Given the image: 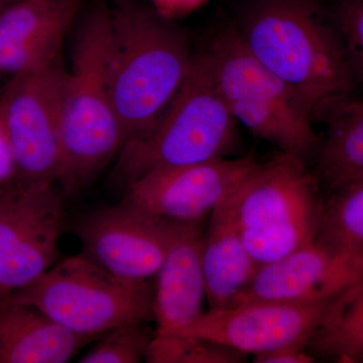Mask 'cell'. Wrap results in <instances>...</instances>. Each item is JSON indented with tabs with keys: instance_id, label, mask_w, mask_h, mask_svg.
<instances>
[{
	"instance_id": "4fadbf2b",
	"label": "cell",
	"mask_w": 363,
	"mask_h": 363,
	"mask_svg": "<svg viewBox=\"0 0 363 363\" xmlns=\"http://www.w3.org/2000/svg\"><path fill=\"white\" fill-rule=\"evenodd\" d=\"M362 281L363 255L336 250L316 238L281 259L259 266L231 305L252 301L324 302Z\"/></svg>"
},
{
	"instance_id": "7c38bea8",
	"label": "cell",
	"mask_w": 363,
	"mask_h": 363,
	"mask_svg": "<svg viewBox=\"0 0 363 363\" xmlns=\"http://www.w3.org/2000/svg\"><path fill=\"white\" fill-rule=\"evenodd\" d=\"M187 223L167 220L126 202L86 217L78 227L82 253L117 278L147 283Z\"/></svg>"
},
{
	"instance_id": "52a82bcc",
	"label": "cell",
	"mask_w": 363,
	"mask_h": 363,
	"mask_svg": "<svg viewBox=\"0 0 363 363\" xmlns=\"http://www.w3.org/2000/svg\"><path fill=\"white\" fill-rule=\"evenodd\" d=\"M152 294L149 284L117 278L81 252L6 298L32 306L80 335L98 337L152 319Z\"/></svg>"
},
{
	"instance_id": "5bb4252c",
	"label": "cell",
	"mask_w": 363,
	"mask_h": 363,
	"mask_svg": "<svg viewBox=\"0 0 363 363\" xmlns=\"http://www.w3.org/2000/svg\"><path fill=\"white\" fill-rule=\"evenodd\" d=\"M83 0H11L0 7V73L11 75L62 54Z\"/></svg>"
},
{
	"instance_id": "d4e9b609",
	"label": "cell",
	"mask_w": 363,
	"mask_h": 363,
	"mask_svg": "<svg viewBox=\"0 0 363 363\" xmlns=\"http://www.w3.org/2000/svg\"><path fill=\"white\" fill-rule=\"evenodd\" d=\"M255 363H311L316 357L306 347H285L281 350L255 355L252 357Z\"/></svg>"
},
{
	"instance_id": "7402d4cb",
	"label": "cell",
	"mask_w": 363,
	"mask_h": 363,
	"mask_svg": "<svg viewBox=\"0 0 363 363\" xmlns=\"http://www.w3.org/2000/svg\"><path fill=\"white\" fill-rule=\"evenodd\" d=\"M143 323L124 324L104 334L93 350L81 357V363H140L145 362L154 335Z\"/></svg>"
},
{
	"instance_id": "6da1fadb",
	"label": "cell",
	"mask_w": 363,
	"mask_h": 363,
	"mask_svg": "<svg viewBox=\"0 0 363 363\" xmlns=\"http://www.w3.org/2000/svg\"><path fill=\"white\" fill-rule=\"evenodd\" d=\"M234 28L250 54L302 100L313 118L350 96L352 75L333 20L317 0H248Z\"/></svg>"
},
{
	"instance_id": "8992f818",
	"label": "cell",
	"mask_w": 363,
	"mask_h": 363,
	"mask_svg": "<svg viewBox=\"0 0 363 363\" xmlns=\"http://www.w3.org/2000/svg\"><path fill=\"white\" fill-rule=\"evenodd\" d=\"M308 162L279 152L250 174L233 195L236 225L262 266L316 240L323 201Z\"/></svg>"
},
{
	"instance_id": "ac0fdd59",
	"label": "cell",
	"mask_w": 363,
	"mask_h": 363,
	"mask_svg": "<svg viewBox=\"0 0 363 363\" xmlns=\"http://www.w3.org/2000/svg\"><path fill=\"white\" fill-rule=\"evenodd\" d=\"M316 118L326 123L327 131L314 173L320 187L330 192L363 176V100L351 95L341 98L327 105Z\"/></svg>"
},
{
	"instance_id": "277c9868",
	"label": "cell",
	"mask_w": 363,
	"mask_h": 363,
	"mask_svg": "<svg viewBox=\"0 0 363 363\" xmlns=\"http://www.w3.org/2000/svg\"><path fill=\"white\" fill-rule=\"evenodd\" d=\"M236 143L238 121L222 97L204 52H200L152 130L124 143L116 171L128 185L152 169L228 157Z\"/></svg>"
},
{
	"instance_id": "5b68a950",
	"label": "cell",
	"mask_w": 363,
	"mask_h": 363,
	"mask_svg": "<svg viewBox=\"0 0 363 363\" xmlns=\"http://www.w3.org/2000/svg\"><path fill=\"white\" fill-rule=\"evenodd\" d=\"M202 52L238 123L279 152L308 164L317 157L322 140L313 128L311 112L250 54L233 25L215 33Z\"/></svg>"
},
{
	"instance_id": "2e32d148",
	"label": "cell",
	"mask_w": 363,
	"mask_h": 363,
	"mask_svg": "<svg viewBox=\"0 0 363 363\" xmlns=\"http://www.w3.org/2000/svg\"><path fill=\"white\" fill-rule=\"evenodd\" d=\"M94 338L69 330L32 306L0 300V363H65Z\"/></svg>"
},
{
	"instance_id": "ba28073f",
	"label": "cell",
	"mask_w": 363,
	"mask_h": 363,
	"mask_svg": "<svg viewBox=\"0 0 363 363\" xmlns=\"http://www.w3.org/2000/svg\"><path fill=\"white\" fill-rule=\"evenodd\" d=\"M64 218V194L54 182L6 184L0 194V300L54 266Z\"/></svg>"
},
{
	"instance_id": "e0dca14e",
	"label": "cell",
	"mask_w": 363,
	"mask_h": 363,
	"mask_svg": "<svg viewBox=\"0 0 363 363\" xmlns=\"http://www.w3.org/2000/svg\"><path fill=\"white\" fill-rule=\"evenodd\" d=\"M233 195L209 215L203 234L202 262L209 309L233 304L259 267L236 225Z\"/></svg>"
},
{
	"instance_id": "7a4b0ae2",
	"label": "cell",
	"mask_w": 363,
	"mask_h": 363,
	"mask_svg": "<svg viewBox=\"0 0 363 363\" xmlns=\"http://www.w3.org/2000/svg\"><path fill=\"white\" fill-rule=\"evenodd\" d=\"M194 55L185 33L154 7L112 1L109 86L125 143L145 135L161 118Z\"/></svg>"
},
{
	"instance_id": "44dd1931",
	"label": "cell",
	"mask_w": 363,
	"mask_h": 363,
	"mask_svg": "<svg viewBox=\"0 0 363 363\" xmlns=\"http://www.w3.org/2000/svg\"><path fill=\"white\" fill-rule=\"evenodd\" d=\"M247 355L222 344L187 334L155 332L145 362L238 363Z\"/></svg>"
},
{
	"instance_id": "30bf717a",
	"label": "cell",
	"mask_w": 363,
	"mask_h": 363,
	"mask_svg": "<svg viewBox=\"0 0 363 363\" xmlns=\"http://www.w3.org/2000/svg\"><path fill=\"white\" fill-rule=\"evenodd\" d=\"M334 300L240 303L209 309L188 326L169 332L207 339L252 357L281 348H307Z\"/></svg>"
},
{
	"instance_id": "8fae6325",
	"label": "cell",
	"mask_w": 363,
	"mask_h": 363,
	"mask_svg": "<svg viewBox=\"0 0 363 363\" xmlns=\"http://www.w3.org/2000/svg\"><path fill=\"white\" fill-rule=\"evenodd\" d=\"M259 164L250 155L152 169L126 185L123 201L167 220L203 222Z\"/></svg>"
},
{
	"instance_id": "484cf974",
	"label": "cell",
	"mask_w": 363,
	"mask_h": 363,
	"mask_svg": "<svg viewBox=\"0 0 363 363\" xmlns=\"http://www.w3.org/2000/svg\"><path fill=\"white\" fill-rule=\"evenodd\" d=\"M207 0H152V7L162 16L173 20L202 6Z\"/></svg>"
},
{
	"instance_id": "3957f363",
	"label": "cell",
	"mask_w": 363,
	"mask_h": 363,
	"mask_svg": "<svg viewBox=\"0 0 363 363\" xmlns=\"http://www.w3.org/2000/svg\"><path fill=\"white\" fill-rule=\"evenodd\" d=\"M109 56L111 6L100 1L81 26L62 90L57 183L66 197L85 188L125 143L111 98Z\"/></svg>"
},
{
	"instance_id": "cb8c5ba5",
	"label": "cell",
	"mask_w": 363,
	"mask_h": 363,
	"mask_svg": "<svg viewBox=\"0 0 363 363\" xmlns=\"http://www.w3.org/2000/svg\"><path fill=\"white\" fill-rule=\"evenodd\" d=\"M16 176V164L13 145L0 99V186L6 185Z\"/></svg>"
},
{
	"instance_id": "d6986e66",
	"label": "cell",
	"mask_w": 363,
	"mask_h": 363,
	"mask_svg": "<svg viewBox=\"0 0 363 363\" xmlns=\"http://www.w3.org/2000/svg\"><path fill=\"white\" fill-rule=\"evenodd\" d=\"M307 348L316 358L363 363V281L332 302Z\"/></svg>"
},
{
	"instance_id": "9c48e42d",
	"label": "cell",
	"mask_w": 363,
	"mask_h": 363,
	"mask_svg": "<svg viewBox=\"0 0 363 363\" xmlns=\"http://www.w3.org/2000/svg\"><path fill=\"white\" fill-rule=\"evenodd\" d=\"M66 72L59 55L13 75L0 95L16 160V180L58 182Z\"/></svg>"
},
{
	"instance_id": "603a6c76",
	"label": "cell",
	"mask_w": 363,
	"mask_h": 363,
	"mask_svg": "<svg viewBox=\"0 0 363 363\" xmlns=\"http://www.w3.org/2000/svg\"><path fill=\"white\" fill-rule=\"evenodd\" d=\"M353 81L363 90V0H337L331 16Z\"/></svg>"
},
{
	"instance_id": "ffe728a7",
	"label": "cell",
	"mask_w": 363,
	"mask_h": 363,
	"mask_svg": "<svg viewBox=\"0 0 363 363\" xmlns=\"http://www.w3.org/2000/svg\"><path fill=\"white\" fill-rule=\"evenodd\" d=\"M317 240L363 255V176L330 191L323 201Z\"/></svg>"
},
{
	"instance_id": "9a60e30c",
	"label": "cell",
	"mask_w": 363,
	"mask_h": 363,
	"mask_svg": "<svg viewBox=\"0 0 363 363\" xmlns=\"http://www.w3.org/2000/svg\"><path fill=\"white\" fill-rule=\"evenodd\" d=\"M204 230L205 221L185 224L155 277L152 320L157 323L156 332L178 330L205 312Z\"/></svg>"
}]
</instances>
